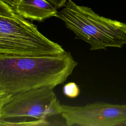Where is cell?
<instances>
[{"label":"cell","mask_w":126,"mask_h":126,"mask_svg":"<svg viewBox=\"0 0 126 126\" xmlns=\"http://www.w3.org/2000/svg\"><path fill=\"white\" fill-rule=\"evenodd\" d=\"M78 65L70 52L38 57L0 56V98L63 84Z\"/></svg>","instance_id":"obj_1"},{"label":"cell","mask_w":126,"mask_h":126,"mask_svg":"<svg viewBox=\"0 0 126 126\" xmlns=\"http://www.w3.org/2000/svg\"><path fill=\"white\" fill-rule=\"evenodd\" d=\"M65 52L61 45L43 35L36 26L0 1V56L38 57Z\"/></svg>","instance_id":"obj_2"},{"label":"cell","mask_w":126,"mask_h":126,"mask_svg":"<svg viewBox=\"0 0 126 126\" xmlns=\"http://www.w3.org/2000/svg\"><path fill=\"white\" fill-rule=\"evenodd\" d=\"M91 50L121 48L126 44V23L100 16L91 8L69 0L57 17Z\"/></svg>","instance_id":"obj_3"},{"label":"cell","mask_w":126,"mask_h":126,"mask_svg":"<svg viewBox=\"0 0 126 126\" xmlns=\"http://www.w3.org/2000/svg\"><path fill=\"white\" fill-rule=\"evenodd\" d=\"M53 89L43 87L0 98V126L51 125L50 120L61 113Z\"/></svg>","instance_id":"obj_4"},{"label":"cell","mask_w":126,"mask_h":126,"mask_svg":"<svg viewBox=\"0 0 126 126\" xmlns=\"http://www.w3.org/2000/svg\"><path fill=\"white\" fill-rule=\"evenodd\" d=\"M61 115L67 126L126 125V105L105 102L81 106L61 104Z\"/></svg>","instance_id":"obj_5"},{"label":"cell","mask_w":126,"mask_h":126,"mask_svg":"<svg viewBox=\"0 0 126 126\" xmlns=\"http://www.w3.org/2000/svg\"><path fill=\"white\" fill-rule=\"evenodd\" d=\"M12 8L24 18L39 22L58 14L57 9L46 0H17Z\"/></svg>","instance_id":"obj_6"},{"label":"cell","mask_w":126,"mask_h":126,"mask_svg":"<svg viewBox=\"0 0 126 126\" xmlns=\"http://www.w3.org/2000/svg\"><path fill=\"white\" fill-rule=\"evenodd\" d=\"M64 94L69 98H75L80 94V89L78 85L74 82H68L63 87Z\"/></svg>","instance_id":"obj_7"},{"label":"cell","mask_w":126,"mask_h":126,"mask_svg":"<svg viewBox=\"0 0 126 126\" xmlns=\"http://www.w3.org/2000/svg\"><path fill=\"white\" fill-rule=\"evenodd\" d=\"M51 4H52L54 6H55L57 9L60 8L62 7H64L67 2L69 0H46Z\"/></svg>","instance_id":"obj_8"},{"label":"cell","mask_w":126,"mask_h":126,"mask_svg":"<svg viewBox=\"0 0 126 126\" xmlns=\"http://www.w3.org/2000/svg\"><path fill=\"white\" fill-rule=\"evenodd\" d=\"M0 1L13 7L16 4L17 0H0Z\"/></svg>","instance_id":"obj_9"}]
</instances>
